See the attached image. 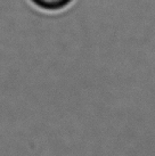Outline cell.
I'll list each match as a JSON object with an SVG mask.
<instances>
[{"label":"cell","mask_w":155,"mask_h":156,"mask_svg":"<svg viewBox=\"0 0 155 156\" xmlns=\"http://www.w3.org/2000/svg\"><path fill=\"white\" fill-rule=\"evenodd\" d=\"M31 1L40 9L55 12L67 7L73 0H31Z\"/></svg>","instance_id":"cell-1"}]
</instances>
